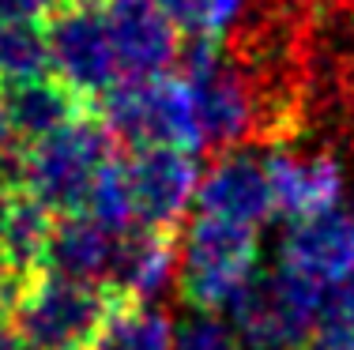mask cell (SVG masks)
I'll list each match as a JSON object with an SVG mask.
<instances>
[{"label":"cell","instance_id":"6da1fadb","mask_svg":"<svg viewBox=\"0 0 354 350\" xmlns=\"http://www.w3.org/2000/svg\"><path fill=\"white\" fill-rule=\"evenodd\" d=\"M117 155H121V144L91 106L87 113H80L64 128L41 136L23 151L19 170H15V188L41 204L49 215L83 211L98 170Z\"/></svg>","mask_w":354,"mask_h":350},{"label":"cell","instance_id":"7a4b0ae2","mask_svg":"<svg viewBox=\"0 0 354 350\" xmlns=\"http://www.w3.org/2000/svg\"><path fill=\"white\" fill-rule=\"evenodd\" d=\"M106 128L121 147H174V151L204 155V128H200L192 87L177 72L147 79H121L95 102Z\"/></svg>","mask_w":354,"mask_h":350},{"label":"cell","instance_id":"3957f363","mask_svg":"<svg viewBox=\"0 0 354 350\" xmlns=\"http://www.w3.org/2000/svg\"><path fill=\"white\" fill-rule=\"evenodd\" d=\"M260 264V230L200 215L189 222L177 264V290L192 313H218Z\"/></svg>","mask_w":354,"mask_h":350},{"label":"cell","instance_id":"277c9868","mask_svg":"<svg viewBox=\"0 0 354 350\" xmlns=\"http://www.w3.org/2000/svg\"><path fill=\"white\" fill-rule=\"evenodd\" d=\"M109 302L113 294L98 282L41 268L23 282L12 305V320L27 350H87Z\"/></svg>","mask_w":354,"mask_h":350},{"label":"cell","instance_id":"5b68a950","mask_svg":"<svg viewBox=\"0 0 354 350\" xmlns=\"http://www.w3.org/2000/svg\"><path fill=\"white\" fill-rule=\"evenodd\" d=\"M324 290L286 268L252 271L230 298V320L245 350H306Z\"/></svg>","mask_w":354,"mask_h":350},{"label":"cell","instance_id":"8992f818","mask_svg":"<svg viewBox=\"0 0 354 350\" xmlns=\"http://www.w3.org/2000/svg\"><path fill=\"white\" fill-rule=\"evenodd\" d=\"M46 49L49 76H57L91 106L113 83H121L102 4H57L46 19Z\"/></svg>","mask_w":354,"mask_h":350},{"label":"cell","instance_id":"52a82bcc","mask_svg":"<svg viewBox=\"0 0 354 350\" xmlns=\"http://www.w3.org/2000/svg\"><path fill=\"white\" fill-rule=\"evenodd\" d=\"M124 177H129L136 226L181 230L189 207L196 204V155L174 151V147H136L124 158Z\"/></svg>","mask_w":354,"mask_h":350},{"label":"cell","instance_id":"ba28073f","mask_svg":"<svg viewBox=\"0 0 354 350\" xmlns=\"http://www.w3.org/2000/svg\"><path fill=\"white\" fill-rule=\"evenodd\" d=\"M102 15L121 79H147L177 68L181 35L162 15L158 0H102Z\"/></svg>","mask_w":354,"mask_h":350},{"label":"cell","instance_id":"9c48e42d","mask_svg":"<svg viewBox=\"0 0 354 350\" xmlns=\"http://www.w3.org/2000/svg\"><path fill=\"white\" fill-rule=\"evenodd\" d=\"M196 211L241 222V226H257V230L264 226L275 215L264 155H257V147L218 151L215 162L207 166V173H200Z\"/></svg>","mask_w":354,"mask_h":350},{"label":"cell","instance_id":"30bf717a","mask_svg":"<svg viewBox=\"0 0 354 350\" xmlns=\"http://www.w3.org/2000/svg\"><path fill=\"white\" fill-rule=\"evenodd\" d=\"M279 268L328 290L354 275V207H332L306 222H290L279 245Z\"/></svg>","mask_w":354,"mask_h":350},{"label":"cell","instance_id":"8fae6325","mask_svg":"<svg viewBox=\"0 0 354 350\" xmlns=\"http://www.w3.org/2000/svg\"><path fill=\"white\" fill-rule=\"evenodd\" d=\"M264 170L272 181L275 215L286 222H306L339 207L343 200V166L332 151L294 155L290 147H264Z\"/></svg>","mask_w":354,"mask_h":350},{"label":"cell","instance_id":"7c38bea8","mask_svg":"<svg viewBox=\"0 0 354 350\" xmlns=\"http://www.w3.org/2000/svg\"><path fill=\"white\" fill-rule=\"evenodd\" d=\"M91 102H83L57 76H38L23 83L0 87V128L12 139L15 151H27L41 136L64 128L80 113H87Z\"/></svg>","mask_w":354,"mask_h":350},{"label":"cell","instance_id":"4fadbf2b","mask_svg":"<svg viewBox=\"0 0 354 350\" xmlns=\"http://www.w3.org/2000/svg\"><path fill=\"white\" fill-rule=\"evenodd\" d=\"M181 264V230L132 226L121 237L106 290L129 302H155L174 282Z\"/></svg>","mask_w":354,"mask_h":350},{"label":"cell","instance_id":"5bb4252c","mask_svg":"<svg viewBox=\"0 0 354 350\" xmlns=\"http://www.w3.org/2000/svg\"><path fill=\"white\" fill-rule=\"evenodd\" d=\"M121 237L124 233L98 226L87 211L57 215L53 230H49V245H46V268L57 275H68V279L106 286L117 260V249H121Z\"/></svg>","mask_w":354,"mask_h":350},{"label":"cell","instance_id":"9a60e30c","mask_svg":"<svg viewBox=\"0 0 354 350\" xmlns=\"http://www.w3.org/2000/svg\"><path fill=\"white\" fill-rule=\"evenodd\" d=\"M174 347V320L151 302H129L117 298L98 324L87 350H170Z\"/></svg>","mask_w":354,"mask_h":350},{"label":"cell","instance_id":"2e32d148","mask_svg":"<svg viewBox=\"0 0 354 350\" xmlns=\"http://www.w3.org/2000/svg\"><path fill=\"white\" fill-rule=\"evenodd\" d=\"M53 219L41 204H35L27 193H15L12 215H8V230H4V271L19 275H35L46 268V245H49V230H53Z\"/></svg>","mask_w":354,"mask_h":350},{"label":"cell","instance_id":"e0dca14e","mask_svg":"<svg viewBox=\"0 0 354 350\" xmlns=\"http://www.w3.org/2000/svg\"><path fill=\"white\" fill-rule=\"evenodd\" d=\"M158 8L177 35L223 41L241 23L249 0H158Z\"/></svg>","mask_w":354,"mask_h":350},{"label":"cell","instance_id":"ac0fdd59","mask_svg":"<svg viewBox=\"0 0 354 350\" xmlns=\"http://www.w3.org/2000/svg\"><path fill=\"white\" fill-rule=\"evenodd\" d=\"M49 76L46 23H0V87Z\"/></svg>","mask_w":354,"mask_h":350},{"label":"cell","instance_id":"d6986e66","mask_svg":"<svg viewBox=\"0 0 354 350\" xmlns=\"http://www.w3.org/2000/svg\"><path fill=\"white\" fill-rule=\"evenodd\" d=\"M83 211L98 222V226L113 230V233H129L136 226V215H132V196H129V177H124V158H109L98 170L95 185L87 193Z\"/></svg>","mask_w":354,"mask_h":350},{"label":"cell","instance_id":"ffe728a7","mask_svg":"<svg viewBox=\"0 0 354 350\" xmlns=\"http://www.w3.org/2000/svg\"><path fill=\"white\" fill-rule=\"evenodd\" d=\"M309 343L313 350H354V275L324 290Z\"/></svg>","mask_w":354,"mask_h":350},{"label":"cell","instance_id":"44dd1931","mask_svg":"<svg viewBox=\"0 0 354 350\" xmlns=\"http://www.w3.org/2000/svg\"><path fill=\"white\" fill-rule=\"evenodd\" d=\"M170 350H245L234 331L218 313H192L181 324H174V347Z\"/></svg>","mask_w":354,"mask_h":350},{"label":"cell","instance_id":"7402d4cb","mask_svg":"<svg viewBox=\"0 0 354 350\" xmlns=\"http://www.w3.org/2000/svg\"><path fill=\"white\" fill-rule=\"evenodd\" d=\"M57 0H0V23H46Z\"/></svg>","mask_w":354,"mask_h":350},{"label":"cell","instance_id":"603a6c76","mask_svg":"<svg viewBox=\"0 0 354 350\" xmlns=\"http://www.w3.org/2000/svg\"><path fill=\"white\" fill-rule=\"evenodd\" d=\"M0 350H27V343H23V336H19V328H15L8 309H0Z\"/></svg>","mask_w":354,"mask_h":350},{"label":"cell","instance_id":"cb8c5ba5","mask_svg":"<svg viewBox=\"0 0 354 350\" xmlns=\"http://www.w3.org/2000/svg\"><path fill=\"white\" fill-rule=\"evenodd\" d=\"M57 4H102V0H57Z\"/></svg>","mask_w":354,"mask_h":350}]
</instances>
